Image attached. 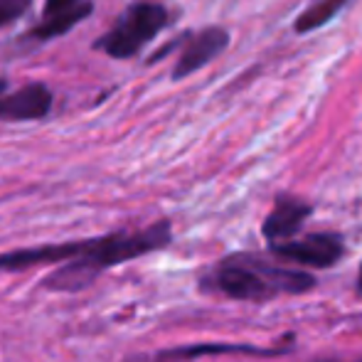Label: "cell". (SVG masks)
<instances>
[{
    "label": "cell",
    "instance_id": "6da1fadb",
    "mask_svg": "<svg viewBox=\"0 0 362 362\" xmlns=\"http://www.w3.org/2000/svg\"><path fill=\"white\" fill-rule=\"evenodd\" d=\"M170 239L173 229L170 222H165V219L146 229H136V232H114L106 234V237L86 239L84 252L72 262L62 264L57 272L49 274L42 286L47 291H57V293L84 291L111 267H119V264L139 259L144 254L158 252V249L168 247Z\"/></svg>",
    "mask_w": 362,
    "mask_h": 362
},
{
    "label": "cell",
    "instance_id": "7a4b0ae2",
    "mask_svg": "<svg viewBox=\"0 0 362 362\" xmlns=\"http://www.w3.org/2000/svg\"><path fill=\"white\" fill-rule=\"evenodd\" d=\"M207 281L219 293L239 300H269L281 293H305L315 286L310 274L274 267L247 254L224 259Z\"/></svg>",
    "mask_w": 362,
    "mask_h": 362
},
{
    "label": "cell",
    "instance_id": "3957f363",
    "mask_svg": "<svg viewBox=\"0 0 362 362\" xmlns=\"http://www.w3.org/2000/svg\"><path fill=\"white\" fill-rule=\"evenodd\" d=\"M168 23H170V13L165 10V5L151 3V0H139V3L129 5L119 15L114 28L104 37L96 40L94 47L114 59H131L151 40H156Z\"/></svg>",
    "mask_w": 362,
    "mask_h": 362
},
{
    "label": "cell",
    "instance_id": "277c9868",
    "mask_svg": "<svg viewBox=\"0 0 362 362\" xmlns=\"http://www.w3.org/2000/svg\"><path fill=\"white\" fill-rule=\"evenodd\" d=\"M272 252L279 259H286V262L323 269V267H333L343 257V239L338 234L318 232V234H308V237L298 239V242L272 244Z\"/></svg>",
    "mask_w": 362,
    "mask_h": 362
},
{
    "label": "cell",
    "instance_id": "5b68a950",
    "mask_svg": "<svg viewBox=\"0 0 362 362\" xmlns=\"http://www.w3.org/2000/svg\"><path fill=\"white\" fill-rule=\"evenodd\" d=\"M91 10H94L91 0H47L42 10V20L28 30L25 40H30V42H49L54 37H62L72 28H76L81 20L89 18Z\"/></svg>",
    "mask_w": 362,
    "mask_h": 362
},
{
    "label": "cell",
    "instance_id": "8992f818",
    "mask_svg": "<svg viewBox=\"0 0 362 362\" xmlns=\"http://www.w3.org/2000/svg\"><path fill=\"white\" fill-rule=\"evenodd\" d=\"M227 45H229V33L224 28H205L200 33L185 37L180 57H177V64L173 69V79H185L192 72L202 69L217 54H222Z\"/></svg>",
    "mask_w": 362,
    "mask_h": 362
},
{
    "label": "cell",
    "instance_id": "52a82bcc",
    "mask_svg": "<svg viewBox=\"0 0 362 362\" xmlns=\"http://www.w3.org/2000/svg\"><path fill=\"white\" fill-rule=\"evenodd\" d=\"M86 247V239L67 244H45V247L15 249L0 254V272H25V269L42 267V264H62L79 257Z\"/></svg>",
    "mask_w": 362,
    "mask_h": 362
},
{
    "label": "cell",
    "instance_id": "ba28073f",
    "mask_svg": "<svg viewBox=\"0 0 362 362\" xmlns=\"http://www.w3.org/2000/svg\"><path fill=\"white\" fill-rule=\"evenodd\" d=\"M52 109V91L45 84H28L13 94L0 96V119L3 121H37Z\"/></svg>",
    "mask_w": 362,
    "mask_h": 362
},
{
    "label": "cell",
    "instance_id": "9c48e42d",
    "mask_svg": "<svg viewBox=\"0 0 362 362\" xmlns=\"http://www.w3.org/2000/svg\"><path fill=\"white\" fill-rule=\"evenodd\" d=\"M310 215V205L303 200H296V197L281 195L276 200L274 212L264 222V237L272 244H279L284 239H288L291 234L298 232V227L303 224V219Z\"/></svg>",
    "mask_w": 362,
    "mask_h": 362
},
{
    "label": "cell",
    "instance_id": "30bf717a",
    "mask_svg": "<svg viewBox=\"0 0 362 362\" xmlns=\"http://www.w3.org/2000/svg\"><path fill=\"white\" fill-rule=\"evenodd\" d=\"M227 353H247V355H279L284 350H262L252 345H190V348L160 350L153 358H144L141 362H190L202 355H227ZM136 362V360H134Z\"/></svg>",
    "mask_w": 362,
    "mask_h": 362
},
{
    "label": "cell",
    "instance_id": "8fae6325",
    "mask_svg": "<svg viewBox=\"0 0 362 362\" xmlns=\"http://www.w3.org/2000/svg\"><path fill=\"white\" fill-rule=\"evenodd\" d=\"M348 3H350V0H313V3H310L308 8H305L303 13L296 18L293 30H296V33H300V35L313 33V30L328 25L330 20H333Z\"/></svg>",
    "mask_w": 362,
    "mask_h": 362
},
{
    "label": "cell",
    "instance_id": "7c38bea8",
    "mask_svg": "<svg viewBox=\"0 0 362 362\" xmlns=\"http://www.w3.org/2000/svg\"><path fill=\"white\" fill-rule=\"evenodd\" d=\"M33 0H0V28L20 20L30 10Z\"/></svg>",
    "mask_w": 362,
    "mask_h": 362
},
{
    "label": "cell",
    "instance_id": "4fadbf2b",
    "mask_svg": "<svg viewBox=\"0 0 362 362\" xmlns=\"http://www.w3.org/2000/svg\"><path fill=\"white\" fill-rule=\"evenodd\" d=\"M5 89H8V81H5V79H0V96L5 94Z\"/></svg>",
    "mask_w": 362,
    "mask_h": 362
},
{
    "label": "cell",
    "instance_id": "5bb4252c",
    "mask_svg": "<svg viewBox=\"0 0 362 362\" xmlns=\"http://www.w3.org/2000/svg\"><path fill=\"white\" fill-rule=\"evenodd\" d=\"M358 288H360V293H362V267H360V276H358Z\"/></svg>",
    "mask_w": 362,
    "mask_h": 362
}]
</instances>
